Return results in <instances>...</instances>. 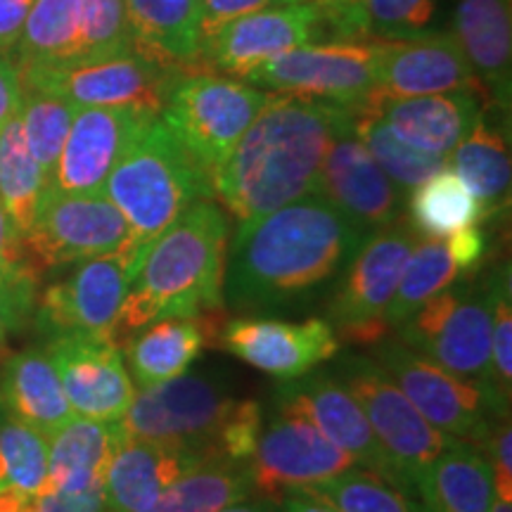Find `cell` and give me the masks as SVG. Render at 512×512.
Segmentation results:
<instances>
[{
	"mask_svg": "<svg viewBox=\"0 0 512 512\" xmlns=\"http://www.w3.org/2000/svg\"><path fill=\"white\" fill-rule=\"evenodd\" d=\"M211 463L195 448L124 437L105 477V498L110 512H143L171 484Z\"/></svg>",
	"mask_w": 512,
	"mask_h": 512,
	"instance_id": "cb8c5ba5",
	"label": "cell"
},
{
	"mask_svg": "<svg viewBox=\"0 0 512 512\" xmlns=\"http://www.w3.org/2000/svg\"><path fill=\"white\" fill-rule=\"evenodd\" d=\"M512 427L510 415L501 418L491 430L489 439L484 446H489V463L491 472H494V498H503V501H512Z\"/></svg>",
	"mask_w": 512,
	"mask_h": 512,
	"instance_id": "7dc6e473",
	"label": "cell"
},
{
	"mask_svg": "<svg viewBox=\"0 0 512 512\" xmlns=\"http://www.w3.org/2000/svg\"><path fill=\"white\" fill-rule=\"evenodd\" d=\"M29 264L38 273L95 259L112 252H131V230L121 211L98 195H72L46 188L36 219L22 235ZM138 261V259H136Z\"/></svg>",
	"mask_w": 512,
	"mask_h": 512,
	"instance_id": "8fae6325",
	"label": "cell"
},
{
	"mask_svg": "<svg viewBox=\"0 0 512 512\" xmlns=\"http://www.w3.org/2000/svg\"><path fill=\"white\" fill-rule=\"evenodd\" d=\"M373 354L422 418L448 437L484 446L496 422L510 415V401L494 384L451 373L401 339L387 335L373 344Z\"/></svg>",
	"mask_w": 512,
	"mask_h": 512,
	"instance_id": "5b68a950",
	"label": "cell"
},
{
	"mask_svg": "<svg viewBox=\"0 0 512 512\" xmlns=\"http://www.w3.org/2000/svg\"><path fill=\"white\" fill-rule=\"evenodd\" d=\"M252 496L247 465L211 460L178 479L143 512H219Z\"/></svg>",
	"mask_w": 512,
	"mask_h": 512,
	"instance_id": "e575fe53",
	"label": "cell"
},
{
	"mask_svg": "<svg viewBox=\"0 0 512 512\" xmlns=\"http://www.w3.org/2000/svg\"><path fill=\"white\" fill-rule=\"evenodd\" d=\"M422 512H491L494 472L482 446L456 439L420 472Z\"/></svg>",
	"mask_w": 512,
	"mask_h": 512,
	"instance_id": "83f0119b",
	"label": "cell"
},
{
	"mask_svg": "<svg viewBox=\"0 0 512 512\" xmlns=\"http://www.w3.org/2000/svg\"><path fill=\"white\" fill-rule=\"evenodd\" d=\"M46 351L76 415L91 420L124 418L136 387L112 337L72 332L50 339Z\"/></svg>",
	"mask_w": 512,
	"mask_h": 512,
	"instance_id": "e0dca14e",
	"label": "cell"
},
{
	"mask_svg": "<svg viewBox=\"0 0 512 512\" xmlns=\"http://www.w3.org/2000/svg\"><path fill=\"white\" fill-rule=\"evenodd\" d=\"M0 512H38V494L15 484H0Z\"/></svg>",
	"mask_w": 512,
	"mask_h": 512,
	"instance_id": "f5cc1de1",
	"label": "cell"
},
{
	"mask_svg": "<svg viewBox=\"0 0 512 512\" xmlns=\"http://www.w3.org/2000/svg\"><path fill=\"white\" fill-rule=\"evenodd\" d=\"M273 406L275 413L306 420L325 439L349 453L356 465L389 479V463L366 415L335 375L306 373L297 380H287V384L275 389Z\"/></svg>",
	"mask_w": 512,
	"mask_h": 512,
	"instance_id": "ffe728a7",
	"label": "cell"
},
{
	"mask_svg": "<svg viewBox=\"0 0 512 512\" xmlns=\"http://www.w3.org/2000/svg\"><path fill=\"white\" fill-rule=\"evenodd\" d=\"M446 247L448 254H451L453 264L458 266L460 275H472L479 271L484 256H486V233L477 226H467L458 233L448 235Z\"/></svg>",
	"mask_w": 512,
	"mask_h": 512,
	"instance_id": "c3c4849f",
	"label": "cell"
},
{
	"mask_svg": "<svg viewBox=\"0 0 512 512\" xmlns=\"http://www.w3.org/2000/svg\"><path fill=\"white\" fill-rule=\"evenodd\" d=\"M351 110L275 93L219 166L211 188L242 221L271 214L320 188V169Z\"/></svg>",
	"mask_w": 512,
	"mask_h": 512,
	"instance_id": "7a4b0ae2",
	"label": "cell"
},
{
	"mask_svg": "<svg viewBox=\"0 0 512 512\" xmlns=\"http://www.w3.org/2000/svg\"><path fill=\"white\" fill-rule=\"evenodd\" d=\"M34 0H0V55L8 57L17 53Z\"/></svg>",
	"mask_w": 512,
	"mask_h": 512,
	"instance_id": "f907efd6",
	"label": "cell"
},
{
	"mask_svg": "<svg viewBox=\"0 0 512 512\" xmlns=\"http://www.w3.org/2000/svg\"><path fill=\"white\" fill-rule=\"evenodd\" d=\"M294 491L318 498L337 512H422L420 505L389 479L373 470H356V467Z\"/></svg>",
	"mask_w": 512,
	"mask_h": 512,
	"instance_id": "74e56055",
	"label": "cell"
},
{
	"mask_svg": "<svg viewBox=\"0 0 512 512\" xmlns=\"http://www.w3.org/2000/svg\"><path fill=\"white\" fill-rule=\"evenodd\" d=\"M48 482V437L8 415L0 425V484L41 494Z\"/></svg>",
	"mask_w": 512,
	"mask_h": 512,
	"instance_id": "ab89813d",
	"label": "cell"
},
{
	"mask_svg": "<svg viewBox=\"0 0 512 512\" xmlns=\"http://www.w3.org/2000/svg\"><path fill=\"white\" fill-rule=\"evenodd\" d=\"M0 396L10 415L36 427L46 437L76 415L46 349L22 351L5 361Z\"/></svg>",
	"mask_w": 512,
	"mask_h": 512,
	"instance_id": "f546056e",
	"label": "cell"
},
{
	"mask_svg": "<svg viewBox=\"0 0 512 512\" xmlns=\"http://www.w3.org/2000/svg\"><path fill=\"white\" fill-rule=\"evenodd\" d=\"M437 0H368L370 34L399 41L420 34L432 22Z\"/></svg>",
	"mask_w": 512,
	"mask_h": 512,
	"instance_id": "7bdbcfd3",
	"label": "cell"
},
{
	"mask_svg": "<svg viewBox=\"0 0 512 512\" xmlns=\"http://www.w3.org/2000/svg\"><path fill=\"white\" fill-rule=\"evenodd\" d=\"M155 117L157 114L136 107L76 110L48 188L72 195H98L128 143Z\"/></svg>",
	"mask_w": 512,
	"mask_h": 512,
	"instance_id": "d6986e66",
	"label": "cell"
},
{
	"mask_svg": "<svg viewBox=\"0 0 512 512\" xmlns=\"http://www.w3.org/2000/svg\"><path fill=\"white\" fill-rule=\"evenodd\" d=\"M38 512H110L105 489L83 491V494H62V491H41Z\"/></svg>",
	"mask_w": 512,
	"mask_h": 512,
	"instance_id": "681fc988",
	"label": "cell"
},
{
	"mask_svg": "<svg viewBox=\"0 0 512 512\" xmlns=\"http://www.w3.org/2000/svg\"><path fill=\"white\" fill-rule=\"evenodd\" d=\"M278 512H337L328 503L302 494V491H287L283 501L278 503Z\"/></svg>",
	"mask_w": 512,
	"mask_h": 512,
	"instance_id": "db71d44e",
	"label": "cell"
},
{
	"mask_svg": "<svg viewBox=\"0 0 512 512\" xmlns=\"http://www.w3.org/2000/svg\"><path fill=\"white\" fill-rule=\"evenodd\" d=\"M216 347L278 380H297L337 356L339 339L325 318L290 323L242 316L223 320Z\"/></svg>",
	"mask_w": 512,
	"mask_h": 512,
	"instance_id": "2e32d148",
	"label": "cell"
},
{
	"mask_svg": "<svg viewBox=\"0 0 512 512\" xmlns=\"http://www.w3.org/2000/svg\"><path fill=\"white\" fill-rule=\"evenodd\" d=\"M138 261L128 252H112L81 261L67 278L38 294L36 325L50 337L88 332L112 337Z\"/></svg>",
	"mask_w": 512,
	"mask_h": 512,
	"instance_id": "5bb4252c",
	"label": "cell"
},
{
	"mask_svg": "<svg viewBox=\"0 0 512 512\" xmlns=\"http://www.w3.org/2000/svg\"><path fill=\"white\" fill-rule=\"evenodd\" d=\"M133 50L169 67L195 69L200 0H124Z\"/></svg>",
	"mask_w": 512,
	"mask_h": 512,
	"instance_id": "f1b7e54d",
	"label": "cell"
},
{
	"mask_svg": "<svg viewBox=\"0 0 512 512\" xmlns=\"http://www.w3.org/2000/svg\"><path fill=\"white\" fill-rule=\"evenodd\" d=\"M323 24L335 31L342 41H363L370 36L368 0H313Z\"/></svg>",
	"mask_w": 512,
	"mask_h": 512,
	"instance_id": "f6af8a7d",
	"label": "cell"
},
{
	"mask_svg": "<svg viewBox=\"0 0 512 512\" xmlns=\"http://www.w3.org/2000/svg\"><path fill=\"white\" fill-rule=\"evenodd\" d=\"M484 95L453 91L392 98L373 91L356 110L373 112L401 143L430 155L451 157L484 112ZM351 110V112H356Z\"/></svg>",
	"mask_w": 512,
	"mask_h": 512,
	"instance_id": "603a6c76",
	"label": "cell"
},
{
	"mask_svg": "<svg viewBox=\"0 0 512 512\" xmlns=\"http://www.w3.org/2000/svg\"><path fill=\"white\" fill-rule=\"evenodd\" d=\"M451 169L463 178L486 216L501 214L510 202V140L491 119L482 117L451 152Z\"/></svg>",
	"mask_w": 512,
	"mask_h": 512,
	"instance_id": "4dcf8cb0",
	"label": "cell"
},
{
	"mask_svg": "<svg viewBox=\"0 0 512 512\" xmlns=\"http://www.w3.org/2000/svg\"><path fill=\"white\" fill-rule=\"evenodd\" d=\"M83 29V60H110L133 53L124 0H79Z\"/></svg>",
	"mask_w": 512,
	"mask_h": 512,
	"instance_id": "60d3db41",
	"label": "cell"
},
{
	"mask_svg": "<svg viewBox=\"0 0 512 512\" xmlns=\"http://www.w3.org/2000/svg\"><path fill=\"white\" fill-rule=\"evenodd\" d=\"M46 188L48 178L31 157L22 121L15 114L8 124L0 126V204L19 235L27 233L34 223Z\"/></svg>",
	"mask_w": 512,
	"mask_h": 512,
	"instance_id": "836d02e7",
	"label": "cell"
},
{
	"mask_svg": "<svg viewBox=\"0 0 512 512\" xmlns=\"http://www.w3.org/2000/svg\"><path fill=\"white\" fill-rule=\"evenodd\" d=\"M351 114H354L356 136L361 138L370 157L375 159L377 166L387 174L401 195H411L420 183H425L430 176L451 166V157L430 155V152H420L411 145L401 143L373 112L356 110Z\"/></svg>",
	"mask_w": 512,
	"mask_h": 512,
	"instance_id": "8d00e7d4",
	"label": "cell"
},
{
	"mask_svg": "<svg viewBox=\"0 0 512 512\" xmlns=\"http://www.w3.org/2000/svg\"><path fill=\"white\" fill-rule=\"evenodd\" d=\"M8 335H10V330H8V325H5L3 313H0V349H3L5 342H8Z\"/></svg>",
	"mask_w": 512,
	"mask_h": 512,
	"instance_id": "6f0895ef",
	"label": "cell"
},
{
	"mask_svg": "<svg viewBox=\"0 0 512 512\" xmlns=\"http://www.w3.org/2000/svg\"><path fill=\"white\" fill-rule=\"evenodd\" d=\"M453 22V36L486 95H491L501 110H508L512 86V3L460 0Z\"/></svg>",
	"mask_w": 512,
	"mask_h": 512,
	"instance_id": "4316f807",
	"label": "cell"
},
{
	"mask_svg": "<svg viewBox=\"0 0 512 512\" xmlns=\"http://www.w3.org/2000/svg\"><path fill=\"white\" fill-rule=\"evenodd\" d=\"M460 278L458 266L453 264L444 240L420 238L415 242L396 292L384 311V323L389 328L399 325L408 316H413L422 304L430 302L434 294L446 290Z\"/></svg>",
	"mask_w": 512,
	"mask_h": 512,
	"instance_id": "d590c367",
	"label": "cell"
},
{
	"mask_svg": "<svg viewBox=\"0 0 512 512\" xmlns=\"http://www.w3.org/2000/svg\"><path fill=\"white\" fill-rule=\"evenodd\" d=\"M491 512H512V501H503V498H494Z\"/></svg>",
	"mask_w": 512,
	"mask_h": 512,
	"instance_id": "9f6ffc18",
	"label": "cell"
},
{
	"mask_svg": "<svg viewBox=\"0 0 512 512\" xmlns=\"http://www.w3.org/2000/svg\"><path fill=\"white\" fill-rule=\"evenodd\" d=\"M366 235L320 192L242 221L226 254V302L242 313L299 304L344 271Z\"/></svg>",
	"mask_w": 512,
	"mask_h": 512,
	"instance_id": "6da1fadb",
	"label": "cell"
},
{
	"mask_svg": "<svg viewBox=\"0 0 512 512\" xmlns=\"http://www.w3.org/2000/svg\"><path fill=\"white\" fill-rule=\"evenodd\" d=\"M422 235L411 223L396 219L363 238L344 266L328 306V323L344 342L373 347L389 335L384 311L392 302L403 266Z\"/></svg>",
	"mask_w": 512,
	"mask_h": 512,
	"instance_id": "9c48e42d",
	"label": "cell"
},
{
	"mask_svg": "<svg viewBox=\"0 0 512 512\" xmlns=\"http://www.w3.org/2000/svg\"><path fill=\"white\" fill-rule=\"evenodd\" d=\"M375 91L392 98L453 91L486 95L453 34L380 41Z\"/></svg>",
	"mask_w": 512,
	"mask_h": 512,
	"instance_id": "7402d4cb",
	"label": "cell"
},
{
	"mask_svg": "<svg viewBox=\"0 0 512 512\" xmlns=\"http://www.w3.org/2000/svg\"><path fill=\"white\" fill-rule=\"evenodd\" d=\"M335 377L347 387L366 415L389 463V482L406 494L415 491L420 472L456 439L422 418L394 377L373 358L358 354L344 356L337 363Z\"/></svg>",
	"mask_w": 512,
	"mask_h": 512,
	"instance_id": "52a82bcc",
	"label": "cell"
},
{
	"mask_svg": "<svg viewBox=\"0 0 512 512\" xmlns=\"http://www.w3.org/2000/svg\"><path fill=\"white\" fill-rule=\"evenodd\" d=\"M219 512H278V503L266 501V498H256V501H247L245 498V501L228 505V508Z\"/></svg>",
	"mask_w": 512,
	"mask_h": 512,
	"instance_id": "11a10c76",
	"label": "cell"
},
{
	"mask_svg": "<svg viewBox=\"0 0 512 512\" xmlns=\"http://www.w3.org/2000/svg\"><path fill=\"white\" fill-rule=\"evenodd\" d=\"M408 214L411 226L422 238L437 240H446L448 235L484 221L482 204L451 166L430 176L411 192Z\"/></svg>",
	"mask_w": 512,
	"mask_h": 512,
	"instance_id": "d6a6232c",
	"label": "cell"
},
{
	"mask_svg": "<svg viewBox=\"0 0 512 512\" xmlns=\"http://www.w3.org/2000/svg\"><path fill=\"white\" fill-rule=\"evenodd\" d=\"M235 408L219 382L183 373L133 396L119 420L126 437L195 448L204 460L221 456V432Z\"/></svg>",
	"mask_w": 512,
	"mask_h": 512,
	"instance_id": "30bf717a",
	"label": "cell"
},
{
	"mask_svg": "<svg viewBox=\"0 0 512 512\" xmlns=\"http://www.w3.org/2000/svg\"><path fill=\"white\" fill-rule=\"evenodd\" d=\"M261 430H264V420H261L259 403L252 399L235 401L233 413L221 432V456L235 463H247L259 444Z\"/></svg>",
	"mask_w": 512,
	"mask_h": 512,
	"instance_id": "ee69618b",
	"label": "cell"
},
{
	"mask_svg": "<svg viewBox=\"0 0 512 512\" xmlns=\"http://www.w3.org/2000/svg\"><path fill=\"white\" fill-rule=\"evenodd\" d=\"M491 313L494 275L484 283L463 278L434 294L430 302L399 323V339L451 373L494 384Z\"/></svg>",
	"mask_w": 512,
	"mask_h": 512,
	"instance_id": "ba28073f",
	"label": "cell"
},
{
	"mask_svg": "<svg viewBox=\"0 0 512 512\" xmlns=\"http://www.w3.org/2000/svg\"><path fill=\"white\" fill-rule=\"evenodd\" d=\"M226 254V214L211 200L195 202L140 256L114 325V342L124 347L128 337L159 318L221 309Z\"/></svg>",
	"mask_w": 512,
	"mask_h": 512,
	"instance_id": "3957f363",
	"label": "cell"
},
{
	"mask_svg": "<svg viewBox=\"0 0 512 512\" xmlns=\"http://www.w3.org/2000/svg\"><path fill=\"white\" fill-rule=\"evenodd\" d=\"M124 437L119 420L74 415L48 437V482L43 491L83 494L105 489L107 470Z\"/></svg>",
	"mask_w": 512,
	"mask_h": 512,
	"instance_id": "484cf974",
	"label": "cell"
},
{
	"mask_svg": "<svg viewBox=\"0 0 512 512\" xmlns=\"http://www.w3.org/2000/svg\"><path fill=\"white\" fill-rule=\"evenodd\" d=\"M219 311L188 318H159L140 328L124 344L128 368L140 387H155L188 373L207 344H216L223 320Z\"/></svg>",
	"mask_w": 512,
	"mask_h": 512,
	"instance_id": "d4e9b609",
	"label": "cell"
},
{
	"mask_svg": "<svg viewBox=\"0 0 512 512\" xmlns=\"http://www.w3.org/2000/svg\"><path fill=\"white\" fill-rule=\"evenodd\" d=\"M318 192L366 230L394 223L403 207V195L356 136L354 114L323 159Z\"/></svg>",
	"mask_w": 512,
	"mask_h": 512,
	"instance_id": "44dd1931",
	"label": "cell"
},
{
	"mask_svg": "<svg viewBox=\"0 0 512 512\" xmlns=\"http://www.w3.org/2000/svg\"><path fill=\"white\" fill-rule=\"evenodd\" d=\"M380 41L306 43L273 57L242 76L261 91L325 100L356 110L377 86Z\"/></svg>",
	"mask_w": 512,
	"mask_h": 512,
	"instance_id": "7c38bea8",
	"label": "cell"
},
{
	"mask_svg": "<svg viewBox=\"0 0 512 512\" xmlns=\"http://www.w3.org/2000/svg\"><path fill=\"white\" fill-rule=\"evenodd\" d=\"M271 93L209 69H183L171 83L162 119L209 178L226 162Z\"/></svg>",
	"mask_w": 512,
	"mask_h": 512,
	"instance_id": "8992f818",
	"label": "cell"
},
{
	"mask_svg": "<svg viewBox=\"0 0 512 512\" xmlns=\"http://www.w3.org/2000/svg\"><path fill=\"white\" fill-rule=\"evenodd\" d=\"M290 3H304V0H200V46L204 38L214 36L235 19Z\"/></svg>",
	"mask_w": 512,
	"mask_h": 512,
	"instance_id": "bcb514c9",
	"label": "cell"
},
{
	"mask_svg": "<svg viewBox=\"0 0 512 512\" xmlns=\"http://www.w3.org/2000/svg\"><path fill=\"white\" fill-rule=\"evenodd\" d=\"M183 69L133 53L110 60L64 67L17 69L22 88L55 95L76 110L83 107H136L162 114L171 83Z\"/></svg>",
	"mask_w": 512,
	"mask_h": 512,
	"instance_id": "4fadbf2b",
	"label": "cell"
},
{
	"mask_svg": "<svg viewBox=\"0 0 512 512\" xmlns=\"http://www.w3.org/2000/svg\"><path fill=\"white\" fill-rule=\"evenodd\" d=\"M105 197L131 230V252L140 256L192 204L214 197L211 178L157 114L136 133L105 181Z\"/></svg>",
	"mask_w": 512,
	"mask_h": 512,
	"instance_id": "277c9868",
	"label": "cell"
},
{
	"mask_svg": "<svg viewBox=\"0 0 512 512\" xmlns=\"http://www.w3.org/2000/svg\"><path fill=\"white\" fill-rule=\"evenodd\" d=\"M494 313H491V375L496 389L505 401L512 392V290L510 266L496 268L494 273Z\"/></svg>",
	"mask_w": 512,
	"mask_h": 512,
	"instance_id": "b9f144b4",
	"label": "cell"
},
{
	"mask_svg": "<svg viewBox=\"0 0 512 512\" xmlns=\"http://www.w3.org/2000/svg\"><path fill=\"white\" fill-rule=\"evenodd\" d=\"M318 31V8L306 0L252 12L204 38L195 69L226 72L242 79L249 69L311 43Z\"/></svg>",
	"mask_w": 512,
	"mask_h": 512,
	"instance_id": "ac0fdd59",
	"label": "cell"
},
{
	"mask_svg": "<svg viewBox=\"0 0 512 512\" xmlns=\"http://www.w3.org/2000/svg\"><path fill=\"white\" fill-rule=\"evenodd\" d=\"M8 415H10V411H8V406H5L3 396H0V425H3V422H5V418H8Z\"/></svg>",
	"mask_w": 512,
	"mask_h": 512,
	"instance_id": "680465c9",
	"label": "cell"
},
{
	"mask_svg": "<svg viewBox=\"0 0 512 512\" xmlns=\"http://www.w3.org/2000/svg\"><path fill=\"white\" fill-rule=\"evenodd\" d=\"M17 69L64 67L83 60L79 0H34L17 46Z\"/></svg>",
	"mask_w": 512,
	"mask_h": 512,
	"instance_id": "1f68e13d",
	"label": "cell"
},
{
	"mask_svg": "<svg viewBox=\"0 0 512 512\" xmlns=\"http://www.w3.org/2000/svg\"><path fill=\"white\" fill-rule=\"evenodd\" d=\"M245 465L252 494L280 503L287 491L337 477L356 467V460L306 420L275 413Z\"/></svg>",
	"mask_w": 512,
	"mask_h": 512,
	"instance_id": "9a60e30c",
	"label": "cell"
},
{
	"mask_svg": "<svg viewBox=\"0 0 512 512\" xmlns=\"http://www.w3.org/2000/svg\"><path fill=\"white\" fill-rule=\"evenodd\" d=\"M76 107L69 105L55 95L22 88V107H19V121L27 147L36 164L46 174L48 183L53 178L55 164L60 159L64 140L72 128Z\"/></svg>",
	"mask_w": 512,
	"mask_h": 512,
	"instance_id": "f35d334b",
	"label": "cell"
},
{
	"mask_svg": "<svg viewBox=\"0 0 512 512\" xmlns=\"http://www.w3.org/2000/svg\"><path fill=\"white\" fill-rule=\"evenodd\" d=\"M19 107H22V81L17 67L8 57L0 55V126L19 114Z\"/></svg>",
	"mask_w": 512,
	"mask_h": 512,
	"instance_id": "816d5d0a",
	"label": "cell"
}]
</instances>
